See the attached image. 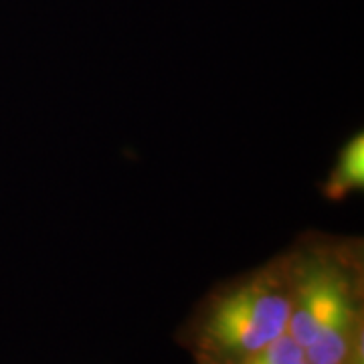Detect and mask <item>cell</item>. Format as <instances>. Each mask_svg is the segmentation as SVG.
<instances>
[{
	"instance_id": "obj_1",
	"label": "cell",
	"mask_w": 364,
	"mask_h": 364,
	"mask_svg": "<svg viewBox=\"0 0 364 364\" xmlns=\"http://www.w3.org/2000/svg\"><path fill=\"white\" fill-rule=\"evenodd\" d=\"M287 251L294 272L287 334L308 364H364L360 239L306 233Z\"/></svg>"
},
{
	"instance_id": "obj_4",
	"label": "cell",
	"mask_w": 364,
	"mask_h": 364,
	"mask_svg": "<svg viewBox=\"0 0 364 364\" xmlns=\"http://www.w3.org/2000/svg\"><path fill=\"white\" fill-rule=\"evenodd\" d=\"M239 364H308V358L298 342L286 334L279 340H275L265 350L257 352L255 356Z\"/></svg>"
},
{
	"instance_id": "obj_3",
	"label": "cell",
	"mask_w": 364,
	"mask_h": 364,
	"mask_svg": "<svg viewBox=\"0 0 364 364\" xmlns=\"http://www.w3.org/2000/svg\"><path fill=\"white\" fill-rule=\"evenodd\" d=\"M364 186V136L354 134L340 148L336 162L326 178L322 193L328 200H344Z\"/></svg>"
},
{
	"instance_id": "obj_2",
	"label": "cell",
	"mask_w": 364,
	"mask_h": 364,
	"mask_svg": "<svg viewBox=\"0 0 364 364\" xmlns=\"http://www.w3.org/2000/svg\"><path fill=\"white\" fill-rule=\"evenodd\" d=\"M294 304L289 251L215 286L178 330L195 364H239L287 334Z\"/></svg>"
}]
</instances>
